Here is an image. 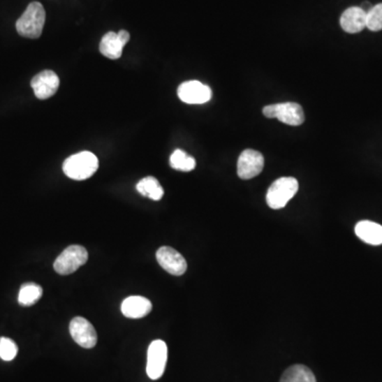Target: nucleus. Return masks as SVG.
<instances>
[{"instance_id":"f257e3e1","label":"nucleus","mask_w":382,"mask_h":382,"mask_svg":"<svg viewBox=\"0 0 382 382\" xmlns=\"http://www.w3.org/2000/svg\"><path fill=\"white\" fill-rule=\"evenodd\" d=\"M99 167L97 156L89 151L71 155L63 163V171L71 179L85 181L95 175Z\"/></svg>"},{"instance_id":"f03ea898","label":"nucleus","mask_w":382,"mask_h":382,"mask_svg":"<svg viewBox=\"0 0 382 382\" xmlns=\"http://www.w3.org/2000/svg\"><path fill=\"white\" fill-rule=\"evenodd\" d=\"M45 20H46V12L42 3H30L22 16L16 22V30L20 36L27 38H40L44 29Z\"/></svg>"},{"instance_id":"7ed1b4c3","label":"nucleus","mask_w":382,"mask_h":382,"mask_svg":"<svg viewBox=\"0 0 382 382\" xmlns=\"http://www.w3.org/2000/svg\"><path fill=\"white\" fill-rule=\"evenodd\" d=\"M298 191V182L294 177H281L270 186L267 203L272 210H281Z\"/></svg>"},{"instance_id":"20e7f679","label":"nucleus","mask_w":382,"mask_h":382,"mask_svg":"<svg viewBox=\"0 0 382 382\" xmlns=\"http://www.w3.org/2000/svg\"><path fill=\"white\" fill-rule=\"evenodd\" d=\"M89 259L87 249L81 245H71L65 249L53 263V267L60 275L73 274L82 265H85Z\"/></svg>"},{"instance_id":"39448f33","label":"nucleus","mask_w":382,"mask_h":382,"mask_svg":"<svg viewBox=\"0 0 382 382\" xmlns=\"http://www.w3.org/2000/svg\"><path fill=\"white\" fill-rule=\"evenodd\" d=\"M263 115L267 118H277L289 126H301L305 122L303 108L295 102L271 104L263 108Z\"/></svg>"},{"instance_id":"423d86ee","label":"nucleus","mask_w":382,"mask_h":382,"mask_svg":"<svg viewBox=\"0 0 382 382\" xmlns=\"http://www.w3.org/2000/svg\"><path fill=\"white\" fill-rule=\"evenodd\" d=\"M168 348L166 343L161 340H155L148 348L147 360V374L152 380H157L163 375L166 369Z\"/></svg>"},{"instance_id":"0eeeda50","label":"nucleus","mask_w":382,"mask_h":382,"mask_svg":"<svg viewBox=\"0 0 382 382\" xmlns=\"http://www.w3.org/2000/svg\"><path fill=\"white\" fill-rule=\"evenodd\" d=\"M265 167V159L260 152L252 149L243 151L237 163V175L240 179H250L260 175Z\"/></svg>"},{"instance_id":"6e6552de","label":"nucleus","mask_w":382,"mask_h":382,"mask_svg":"<svg viewBox=\"0 0 382 382\" xmlns=\"http://www.w3.org/2000/svg\"><path fill=\"white\" fill-rule=\"evenodd\" d=\"M69 332L73 341L83 348H93L97 344L98 336L95 327L82 316L71 320Z\"/></svg>"},{"instance_id":"1a4fd4ad","label":"nucleus","mask_w":382,"mask_h":382,"mask_svg":"<svg viewBox=\"0 0 382 382\" xmlns=\"http://www.w3.org/2000/svg\"><path fill=\"white\" fill-rule=\"evenodd\" d=\"M177 96L187 104H203L212 99V89L200 81L184 82L177 89Z\"/></svg>"},{"instance_id":"9d476101","label":"nucleus","mask_w":382,"mask_h":382,"mask_svg":"<svg viewBox=\"0 0 382 382\" xmlns=\"http://www.w3.org/2000/svg\"><path fill=\"white\" fill-rule=\"evenodd\" d=\"M157 263L165 271L175 277H181L187 270L186 259L170 247H161L156 252Z\"/></svg>"},{"instance_id":"9b49d317","label":"nucleus","mask_w":382,"mask_h":382,"mask_svg":"<svg viewBox=\"0 0 382 382\" xmlns=\"http://www.w3.org/2000/svg\"><path fill=\"white\" fill-rule=\"evenodd\" d=\"M31 87L38 99L46 100L58 91L60 79L54 71H44L32 79Z\"/></svg>"},{"instance_id":"f8f14e48","label":"nucleus","mask_w":382,"mask_h":382,"mask_svg":"<svg viewBox=\"0 0 382 382\" xmlns=\"http://www.w3.org/2000/svg\"><path fill=\"white\" fill-rule=\"evenodd\" d=\"M128 41H130V34L126 30H122L118 34L108 32L100 42V52L105 58L117 60L122 56L124 47L128 44Z\"/></svg>"},{"instance_id":"ddd939ff","label":"nucleus","mask_w":382,"mask_h":382,"mask_svg":"<svg viewBox=\"0 0 382 382\" xmlns=\"http://www.w3.org/2000/svg\"><path fill=\"white\" fill-rule=\"evenodd\" d=\"M340 24L347 34H359L367 28V12L360 7L348 8L343 12Z\"/></svg>"},{"instance_id":"4468645a","label":"nucleus","mask_w":382,"mask_h":382,"mask_svg":"<svg viewBox=\"0 0 382 382\" xmlns=\"http://www.w3.org/2000/svg\"><path fill=\"white\" fill-rule=\"evenodd\" d=\"M152 310V303L144 296H128L122 302V312L126 318H142Z\"/></svg>"},{"instance_id":"2eb2a0df","label":"nucleus","mask_w":382,"mask_h":382,"mask_svg":"<svg viewBox=\"0 0 382 382\" xmlns=\"http://www.w3.org/2000/svg\"><path fill=\"white\" fill-rule=\"evenodd\" d=\"M355 233L359 239L367 244H382V226L380 224L365 220L357 223Z\"/></svg>"},{"instance_id":"dca6fc26","label":"nucleus","mask_w":382,"mask_h":382,"mask_svg":"<svg viewBox=\"0 0 382 382\" xmlns=\"http://www.w3.org/2000/svg\"><path fill=\"white\" fill-rule=\"evenodd\" d=\"M279 382H316V378L305 365H296L286 369Z\"/></svg>"},{"instance_id":"f3484780","label":"nucleus","mask_w":382,"mask_h":382,"mask_svg":"<svg viewBox=\"0 0 382 382\" xmlns=\"http://www.w3.org/2000/svg\"><path fill=\"white\" fill-rule=\"evenodd\" d=\"M136 189L144 197L150 198L153 201H159L163 198V189L155 177H147L140 179L136 185Z\"/></svg>"},{"instance_id":"a211bd4d","label":"nucleus","mask_w":382,"mask_h":382,"mask_svg":"<svg viewBox=\"0 0 382 382\" xmlns=\"http://www.w3.org/2000/svg\"><path fill=\"white\" fill-rule=\"evenodd\" d=\"M42 295L43 289L41 286L34 283L24 284L18 293V303L22 306H32L40 301Z\"/></svg>"},{"instance_id":"6ab92c4d","label":"nucleus","mask_w":382,"mask_h":382,"mask_svg":"<svg viewBox=\"0 0 382 382\" xmlns=\"http://www.w3.org/2000/svg\"><path fill=\"white\" fill-rule=\"evenodd\" d=\"M170 166L175 170L188 172L196 168L197 163L193 156H190L183 150H175L170 156Z\"/></svg>"},{"instance_id":"aec40b11","label":"nucleus","mask_w":382,"mask_h":382,"mask_svg":"<svg viewBox=\"0 0 382 382\" xmlns=\"http://www.w3.org/2000/svg\"><path fill=\"white\" fill-rule=\"evenodd\" d=\"M367 28L374 32L382 30V3L373 6L367 12Z\"/></svg>"},{"instance_id":"412c9836","label":"nucleus","mask_w":382,"mask_h":382,"mask_svg":"<svg viewBox=\"0 0 382 382\" xmlns=\"http://www.w3.org/2000/svg\"><path fill=\"white\" fill-rule=\"evenodd\" d=\"M17 353L18 347L13 340L6 337L0 338V358L3 361H12Z\"/></svg>"}]
</instances>
